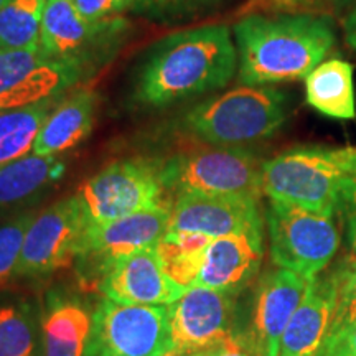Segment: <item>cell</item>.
Instances as JSON below:
<instances>
[{
  "instance_id": "ba28073f",
  "label": "cell",
  "mask_w": 356,
  "mask_h": 356,
  "mask_svg": "<svg viewBox=\"0 0 356 356\" xmlns=\"http://www.w3.org/2000/svg\"><path fill=\"white\" fill-rule=\"evenodd\" d=\"M168 305H126L101 299L91 312L84 356H165L172 353Z\"/></svg>"
},
{
  "instance_id": "836d02e7",
  "label": "cell",
  "mask_w": 356,
  "mask_h": 356,
  "mask_svg": "<svg viewBox=\"0 0 356 356\" xmlns=\"http://www.w3.org/2000/svg\"><path fill=\"white\" fill-rule=\"evenodd\" d=\"M343 32L346 44H348L351 50L356 51V6L353 7V10L345 17Z\"/></svg>"
},
{
  "instance_id": "5b68a950",
  "label": "cell",
  "mask_w": 356,
  "mask_h": 356,
  "mask_svg": "<svg viewBox=\"0 0 356 356\" xmlns=\"http://www.w3.org/2000/svg\"><path fill=\"white\" fill-rule=\"evenodd\" d=\"M162 162V180L173 193L262 197V162L244 147L202 144Z\"/></svg>"
},
{
  "instance_id": "4fadbf2b",
  "label": "cell",
  "mask_w": 356,
  "mask_h": 356,
  "mask_svg": "<svg viewBox=\"0 0 356 356\" xmlns=\"http://www.w3.org/2000/svg\"><path fill=\"white\" fill-rule=\"evenodd\" d=\"M168 231L222 238L262 231L259 202L221 195L180 193L172 203Z\"/></svg>"
},
{
  "instance_id": "d6986e66",
  "label": "cell",
  "mask_w": 356,
  "mask_h": 356,
  "mask_svg": "<svg viewBox=\"0 0 356 356\" xmlns=\"http://www.w3.org/2000/svg\"><path fill=\"white\" fill-rule=\"evenodd\" d=\"M99 96L92 89H79L65 96L51 111L35 139L32 154L56 157L76 147L91 134L96 121Z\"/></svg>"
},
{
  "instance_id": "2e32d148",
  "label": "cell",
  "mask_w": 356,
  "mask_h": 356,
  "mask_svg": "<svg viewBox=\"0 0 356 356\" xmlns=\"http://www.w3.org/2000/svg\"><path fill=\"white\" fill-rule=\"evenodd\" d=\"M262 256V231L211 239L193 286L236 296L259 273Z\"/></svg>"
},
{
  "instance_id": "cb8c5ba5",
  "label": "cell",
  "mask_w": 356,
  "mask_h": 356,
  "mask_svg": "<svg viewBox=\"0 0 356 356\" xmlns=\"http://www.w3.org/2000/svg\"><path fill=\"white\" fill-rule=\"evenodd\" d=\"M63 163L56 157L26 155L0 167V207L32 198L63 175Z\"/></svg>"
},
{
  "instance_id": "8992f818",
  "label": "cell",
  "mask_w": 356,
  "mask_h": 356,
  "mask_svg": "<svg viewBox=\"0 0 356 356\" xmlns=\"http://www.w3.org/2000/svg\"><path fill=\"white\" fill-rule=\"evenodd\" d=\"M162 180V162L145 157L114 160L79 186L91 222H104L172 204Z\"/></svg>"
},
{
  "instance_id": "44dd1931",
  "label": "cell",
  "mask_w": 356,
  "mask_h": 356,
  "mask_svg": "<svg viewBox=\"0 0 356 356\" xmlns=\"http://www.w3.org/2000/svg\"><path fill=\"white\" fill-rule=\"evenodd\" d=\"M305 96L310 108L337 121L356 118L353 66L341 58L322 61L305 78Z\"/></svg>"
},
{
  "instance_id": "7402d4cb",
  "label": "cell",
  "mask_w": 356,
  "mask_h": 356,
  "mask_svg": "<svg viewBox=\"0 0 356 356\" xmlns=\"http://www.w3.org/2000/svg\"><path fill=\"white\" fill-rule=\"evenodd\" d=\"M63 97L65 95H61L22 108L0 111V167L32 152L43 122Z\"/></svg>"
},
{
  "instance_id": "e0dca14e",
  "label": "cell",
  "mask_w": 356,
  "mask_h": 356,
  "mask_svg": "<svg viewBox=\"0 0 356 356\" xmlns=\"http://www.w3.org/2000/svg\"><path fill=\"white\" fill-rule=\"evenodd\" d=\"M126 22L109 19L89 24L79 15L73 0H47L43 12L40 50L50 58H84L104 38H114Z\"/></svg>"
},
{
  "instance_id": "8fae6325",
  "label": "cell",
  "mask_w": 356,
  "mask_h": 356,
  "mask_svg": "<svg viewBox=\"0 0 356 356\" xmlns=\"http://www.w3.org/2000/svg\"><path fill=\"white\" fill-rule=\"evenodd\" d=\"M91 65L84 58H50L40 48L0 50V111L66 95Z\"/></svg>"
},
{
  "instance_id": "9c48e42d",
  "label": "cell",
  "mask_w": 356,
  "mask_h": 356,
  "mask_svg": "<svg viewBox=\"0 0 356 356\" xmlns=\"http://www.w3.org/2000/svg\"><path fill=\"white\" fill-rule=\"evenodd\" d=\"M172 204L134 213L119 220L89 222L76 270L84 287L97 289L119 261L145 248H155L168 231Z\"/></svg>"
},
{
  "instance_id": "4316f807",
  "label": "cell",
  "mask_w": 356,
  "mask_h": 356,
  "mask_svg": "<svg viewBox=\"0 0 356 356\" xmlns=\"http://www.w3.org/2000/svg\"><path fill=\"white\" fill-rule=\"evenodd\" d=\"M37 213H22L0 222V287L17 279L26 231Z\"/></svg>"
},
{
  "instance_id": "9a60e30c",
  "label": "cell",
  "mask_w": 356,
  "mask_h": 356,
  "mask_svg": "<svg viewBox=\"0 0 356 356\" xmlns=\"http://www.w3.org/2000/svg\"><path fill=\"white\" fill-rule=\"evenodd\" d=\"M97 291L106 299L126 305H170L186 289L165 273L155 248H145L119 261L104 277Z\"/></svg>"
},
{
  "instance_id": "d590c367",
  "label": "cell",
  "mask_w": 356,
  "mask_h": 356,
  "mask_svg": "<svg viewBox=\"0 0 356 356\" xmlns=\"http://www.w3.org/2000/svg\"><path fill=\"white\" fill-rule=\"evenodd\" d=\"M3 2H6V0H0V7H2V3H3Z\"/></svg>"
},
{
  "instance_id": "6da1fadb",
  "label": "cell",
  "mask_w": 356,
  "mask_h": 356,
  "mask_svg": "<svg viewBox=\"0 0 356 356\" xmlns=\"http://www.w3.org/2000/svg\"><path fill=\"white\" fill-rule=\"evenodd\" d=\"M238 65L226 25H203L160 40L142 58L132 79V101L142 109H163L221 89Z\"/></svg>"
},
{
  "instance_id": "f1b7e54d",
  "label": "cell",
  "mask_w": 356,
  "mask_h": 356,
  "mask_svg": "<svg viewBox=\"0 0 356 356\" xmlns=\"http://www.w3.org/2000/svg\"><path fill=\"white\" fill-rule=\"evenodd\" d=\"M73 2L83 20L97 24L113 19L114 15L126 12L127 8H134L136 0H73Z\"/></svg>"
},
{
  "instance_id": "52a82bcc",
  "label": "cell",
  "mask_w": 356,
  "mask_h": 356,
  "mask_svg": "<svg viewBox=\"0 0 356 356\" xmlns=\"http://www.w3.org/2000/svg\"><path fill=\"white\" fill-rule=\"evenodd\" d=\"M266 221L270 259L280 269L292 270L309 282L323 273L340 246L333 216L269 200Z\"/></svg>"
},
{
  "instance_id": "e575fe53",
  "label": "cell",
  "mask_w": 356,
  "mask_h": 356,
  "mask_svg": "<svg viewBox=\"0 0 356 356\" xmlns=\"http://www.w3.org/2000/svg\"><path fill=\"white\" fill-rule=\"evenodd\" d=\"M195 355H197V353H195ZM195 355H173V353H168L165 356H195Z\"/></svg>"
},
{
  "instance_id": "603a6c76",
  "label": "cell",
  "mask_w": 356,
  "mask_h": 356,
  "mask_svg": "<svg viewBox=\"0 0 356 356\" xmlns=\"http://www.w3.org/2000/svg\"><path fill=\"white\" fill-rule=\"evenodd\" d=\"M0 356H43L42 312L29 299L0 302Z\"/></svg>"
},
{
  "instance_id": "d6a6232c",
  "label": "cell",
  "mask_w": 356,
  "mask_h": 356,
  "mask_svg": "<svg viewBox=\"0 0 356 356\" xmlns=\"http://www.w3.org/2000/svg\"><path fill=\"white\" fill-rule=\"evenodd\" d=\"M195 356H252L249 351L248 345L244 343L239 337H236L234 333L231 337L222 340L221 343H218L211 348L200 351Z\"/></svg>"
},
{
  "instance_id": "1f68e13d",
  "label": "cell",
  "mask_w": 356,
  "mask_h": 356,
  "mask_svg": "<svg viewBox=\"0 0 356 356\" xmlns=\"http://www.w3.org/2000/svg\"><path fill=\"white\" fill-rule=\"evenodd\" d=\"M208 0H136L134 8L137 12L150 13V15H168V13H178L185 8H193Z\"/></svg>"
},
{
  "instance_id": "83f0119b",
  "label": "cell",
  "mask_w": 356,
  "mask_h": 356,
  "mask_svg": "<svg viewBox=\"0 0 356 356\" xmlns=\"http://www.w3.org/2000/svg\"><path fill=\"white\" fill-rule=\"evenodd\" d=\"M356 320V264L351 270H345L338 291L337 310L333 315L328 335L343 330Z\"/></svg>"
},
{
  "instance_id": "d4e9b609",
  "label": "cell",
  "mask_w": 356,
  "mask_h": 356,
  "mask_svg": "<svg viewBox=\"0 0 356 356\" xmlns=\"http://www.w3.org/2000/svg\"><path fill=\"white\" fill-rule=\"evenodd\" d=\"M211 238L181 231H167L160 239L157 254L165 273L181 287H193Z\"/></svg>"
},
{
  "instance_id": "ac0fdd59",
  "label": "cell",
  "mask_w": 356,
  "mask_h": 356,
  "mask_svg": "<svg viewBox=\"0 0 356 356\" xmlns=\"http://www.w3.org/2000/svg\"><path fill=\"white\" fill-rule=\"evenodd\" d=\"M345 273V270H343ZM343 273L310 280L280 341L279 356H315L330 332Z\"/></svg>"
},
{
  "instance_id": "4dcf8cb0",
  "label": "cell",
  "mask_w": 356,
  "mask_h": 356,
  "mask_svg": "<svg viewBox=\"0 0 356 356\" xmlns=\"http://www.w3.org/2000/svg\"><path fill=\"white\" fill-rule=\"evenodd\" d=\"M315 356H356V320L343 330L328 335Z\"/></svg>"
},
{
  "instance_id": "3957f363",
  "label": "cell",
  "mask_w": 356,
  "mask_h": 356,
  "mask_svg": "<svg viewBox=\"0 0 356 356\" xmlns=\"http://www.w3.org/2000/svg\"><path fill=\"white\" fill-rule=\"evenodd\" d=\"M289 118V96L270 86H239L186 111L180 131L202 144L244 147L273 137Z\"/></svg>"
},
{
  "instance_id": "5bb4252c",
  "label": "cell",
  "mask_w": 356,
  "mask_h": 356,
  "mask_svg": "<svg viewBox=\"0 0 356 356\" xmlns=\"http://www.w3.org/2000/svg\"><path fill=\"white\" fill-rule=\"evenodd\" d=\"M309 284L302 275L280 267L269 270L261 279L246 341L252 356H279L284 332Z\"/></svg>"
},
{
  "instance_id": "f546056e",
  "label": "cell",
  "mask_w": 356,
  "mask_h": 356,
  "mask_svg": "<svg viewBox=\"0 0 356 356\" xmlns=\"http://www.w3.org/2000/svg\"><path fill=\"white\" fill-rule=\"evenodd\" d=\"M341 216L346 225V239H348L350 249L356 252V149H353V159H351L350 173L346 178Z\"/></svg>"
},
{
  "instance_id": "30bf717a",
  "label": "cell",
  "mask_w": 356,
  "mask_h": 356,
  "mask_svg": "<svg viewBox=\"0 0 356 356\" xmlns=\"http://www.w3.org/2000/svg\"><path fill=\"white\" fill-rule=\"evenodd\" d=\"M89 222L78 193L35 215L22 248L17 279L43 277L73 264Z\"/></svg>"
},
{
  "instance_id": "7c38bea8",
  "label": "cell",
  "mask_w": 356,
  "mask_h": 356,
  "mask_svg": "<svg viewBox=\"0 0 356 356\" xmlns=\"http://www.w3.org/2000/svg\"><path fill=\"white\" fill-rule=\"evenodd\" d=\"M167 309L173 355L200 353L233 335L231 293L193 286Z\"/></svg>"
},
{
  "instance_id": "277c9868",
  "label": "cell",
  "mask_w": 356,
  "mask_h": 356,
  "mask_svg": "<svg viewBox=\"0 0 356 356\" xmlns=\"http://www.w3.org/2000/svg\"><path fill=\"white\" fill-rule=\"evenodd\" d=\"M355 147H296L262 162V193L318 215L341 213Z\"/></svg>"
},
{
  "instance_id": "7a4b0ae2",
  "label": "cell",
  "mask_w": 356,
  "mask_h": 356,
  "mask_svg": "<svg viewBox=\"0 0 356 356\" xmlns=\"http://www.w3.org/2000/svg\"><path fill=\"white\" fill-rule=\"evenodd\" d=\"M244 86L305 79L335 44L332 20L314 13H249L233 26Z\"/></svg>"
},
{
  "instance_id": "ffe728a7",
  "label": "cell",
  "mask_w": 356,
  "mask_h": 356,
  "mask_svg": "<svg viewBox=\"0 0 356 356\" xmlns=\"http://www.w3.org/2000/svg\"><path fill=\"white\" fill-rule=\"evenodd\" d=\"M91 328L86 304L70 293L53 291L42 310L43 356H84Z\"/></svg>"
},
{
  "instance_id": "484cf974",
  "label": "cell",
  "mask_w": 356,
  "mask_h": 356,
  "mask_svg": "<svg viewBox=\"0 0 356 356\" xmlns=\"http://www.w3.org/2000/svg\"><path fill=\"white\" fill-rule=\"evenodd\" d=\"M47 0H6L0 7V50H38Z\"/></svg>"
}]
</instances>
